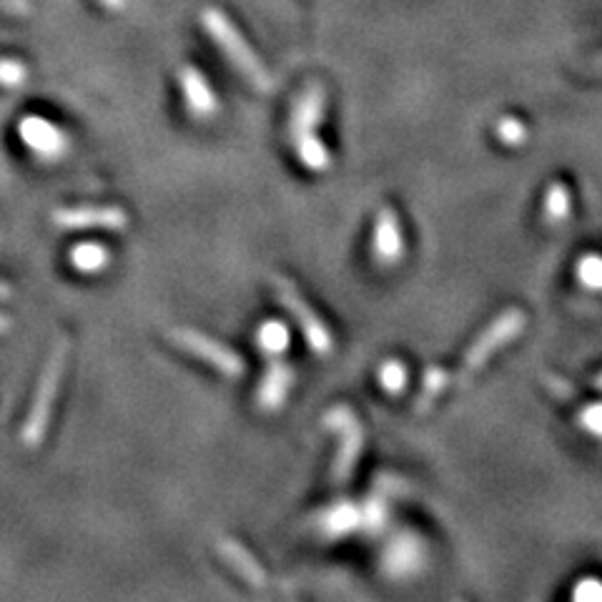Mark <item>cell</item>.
<instances>
[{"instance_id": "cell-1", "label": "cell", "mask_w": 602, "mask_h": 602, "mask_svg": "<svg viewBox=\"0 0 602 602\" xmlns=\"http://www.w3.org/2000/svg\"><path fill=\"white\" fill-rule=\"evenodd\" d=\"M324 116V88L312 86L296 101L291 111V141H294L296 156L309 171H327L332 166L327 146L319 141L317 126Z\"/></svg>"}, {"instance_id": "cell-2", "label": "cell", "mask_w": 602, "mask_h": 602, "mask_svg": "<svg viewBox=\"0 0 602 602\" xmlns=\"http://www.w3.org/2000/svg\"><path fill=\"white\" fill-rule=\"evenodd\" d=\"M68 342L66 339H58L56 347H53L51 357H48L46 367H43L41 379H38L36 394H33L31 409H28L26 424H23V442L26 447L36 449L38 444L43 442L48 432V424H51L53 417V407H56L58 392H61L63 384V372H66V362H68Z\"/></svg>"}, {"instance_id": "cell-3", "label": "cell", "mask_w": 602, "mask_h": 602, "mask_svg": "<svg viewBox=\"0 0 602 602\" xmlns=\"http://www.w3.org/2000/svg\"><path fill=\"white\" fill-rule=\"evenodd\" d=\"M204 26L209 31V36L214 38L216 46L229 56V61L254 83L259 91H271L274 81H271L269 71L264 68V63L256 58V53L246 46L244 38L239 36L234 26H231L229 18L219 11H206L204 13Z\"/></svg>"}, {"instance_id": "cell-4", "label": "cell", "mask_w": 602, "mask_h": 602, "mask_svg": "<svg viewBox=\"0 0 602 602\" xmlns=\"http://www.w3.org/2000/svg\"><path fill=\"white\" fill-rule=\"evenodd\" d=\"M271 286H274L276 299L281 301L286 307V312L294 317V322L301 327V334L307 337L309 347L314 349L317 354H329L334 347L332 332L327 329V324L322 322L317 312L309 307V301L301 296V291L296 289L294 281L286 279V276H271Z\"/></svg>"}, {"instance_id": "cell-5", "label": "cell", "mask_w": 602, "mask_h": 602, "mask_svg": "<svg viewBox=\"0 0 602 602\" xmlns=\"http://www.w3.org/2000/svg\"><path fill=\"white\" fill-rule=\"evenodd\" d=\"M324 422L339 437L337 460H334L332 467V482L337 487H344L349 482V477L354 475V467H357L359 455H362L364 427L349 407H334Z\"/></svg>"}, {"instance_id": "cell-6", "label": "cell", "mask_w": 602, "mask_h": 602, "mask_svg": "<svg viewBox=\"0 0 602 602\" xmlns=\"http://www.w3.org/2000/svg\"><path fill=\"white\" fill-rule=\"evenodd\" d=\"M525 322L527 317L525 312H520V309H507L505 314H500V317H497L495 322L480 334V339L472 344L470 352H467L465 364H462V372H460V384H465L472 374L480 372V369L487 364V359H490L497 349L510 344L512 339L525 329Z\"/></svg>"}, {"instance_id": "cell-7", "label": "cell", "mask_w": 602, "mask_h": 602, "mask_svg": "<svg viewBox=\"0 0 602 602\" xmlns=\"http://www.w3.org/2000/svg\"><path fill=\"white\" fill-rule=\"evenodd\" d=\"M171 339H174L176 347L186 349L191 357L206 362L209 367H214L216 372L224 374V377H241V374H244V359H241L234 349L224 347V344L206 337V334L194 332V329H174Z\"/></svg>"}, {"instance_id": "cell-8", "label": "cell", "mask_w": 602, "mask_h": 602, "mask_svg": "<svg viewBox=\"0 0 602 602\" xmlns=\"http://www.w3.org/2000/svg\"><path fill=\"white\" fill-rule=\"evenodd\" d=\"M18 133H21L23 143L31 148L33 154L41 156V159L46 161L61 159V156L68 151L66 133L41 116L23 118L21 126H18Z\"/></svg>"}, {"instance_id": "cell-9", "label": "cell", "mask_w": 602, "mask_h": 602, "mask_svg": "<svg viewBox=\"0 0 602 602\" xmlns=\"http://www.w3.org/2000/svg\"><path fill=\"white\" fill-rule=\"evenodd\" d=\"M404 234L402 224H399L397 211L384 206L379 209L377 221H374V234H372V254L377 259V264L394 266L404 259Z\"/></svg>"}, {"instance_id": "cell-10", "label": "cell", "mask_w": 602, "mask_h": 602, "mask_svg": "<svg viewBox=\"0 0 602 602\" xmlns=\"http://www.w3.org/2000/svg\"><path fill=\"white\" fill-rule=\"evenodd\" d=\"M61 229H108L121 231L128 226L126 211L118 206H81V209H61L53 214Z\"/></svg>"}, {"instance_id": "cell-11", "label": "cell", "mask_w": 602, "mask_h": 602, "mask_svg": "<svg viewBox=\"0 0 602 602\" xmlns=\"http://www.w3.org/2000/svg\"><path fill=\"white\" fill-rule=\"evenodd\" d=\"M294 379V369H291L289 364L274 359V362L269 364V369H266L264 377H261L259 389H256V404H259V409H264V412L279 409L281 404H284L289 389L294 387Z\"/></svg>"}, {"instance_id": "cell-12", "label": "cell", "mask_w": 602, "mask_h": 602, "mask_svg": "<svg viewBox=\"0 0 602 602\" xmlns=\"http://www.w3.org/2000/svg\"><path fill=\"white\" fill-rule=\"evenodd\" d=\"M216 547H219L221 557L229 562L231 570H234L241 580H246L251 587H256V590H264V587L269 585V577H266L264 567L256 562V557L251 555L241 542L231 540V537H221Z\"/></svg>"}, {"instance_id": "cell-13", "label": "cell", "mask_w": 602, "mask_h": 602, "mask_svg": "<svg viewBox=\"0 0 602 602\" xmlns=\"http://www.w3.org/2000/svg\"><path fill=\"white\" fill-rule=\"evenodd\" d=\"M181 88H184L186 106H189V111L194 113V116H199V118L214 116L216 96H214V91H211L209 81H206V78L201 76L196 68L189 66L181 71Z\"/></svg>"}, {"instance_id": "cell-14", "label": "cell", "mask_w": 602, "mask_h": 602, "mask_svg": "<svg viewBox=\"0 0 602 602\" xmlns=\"http://www.w3.org/2000/svg\"><path fill=\"white\" fill-rule=\"evenodd\" d=\"M572 211V194L562 181H552L545 191V201H542V219L550 226L565 224L567 216Z\"/></svg>"}, {"instance_id": "cell-15", "label": "cell", "mask_w": 602, "mask_h": 602, "mask_svg": "<svg viewBox=\"0 0 602 602\" xmlns=\"http://www.w3.org/2000/svg\"><path fill=\"white\" fill-rule=\"evenodd\" d=\"M254 339H256V347H259V352H264L266 357L276 359V357H281L286 349H289L291 334H289V329H286L284 322H279V319H269V322H264L259 329H256Z\"/></svg>"}, {"instance_id": "cell-16", "label": "cell", "mask_w": 602, "mask_h": 602, "mask_svg": "<svg viewBox=\"0 0 602 602\" xmlns=\"http://www.w3.org/2000/svg\"><path fill=\"white\" fill-rule=\"evenodd\" d=\"M111 261V254H108L106 246L93 244V241H86V244H76L71 249V264L73 269L83 271V274H98L103 271Z\"/></svg>"}, {"instance_id": "cell-17", "label": "cell", "mask_w": 602, "mask_h": 602, "mask_svg": "<svg viewBox=\"0 0 602 602\" xmlns=\"http://www.w3.org/2000/svg\"><path fill=\"white\" fill-rule=\"evenodd\" d=\"M359 525H364L362 510L349 505V502L332 507V510L327 512V517H324V530H327L329 535H347V532H352L354 527Z\"/></svg>"}, {"instance_id": "cell-18", "label": "cell", "mask_w": 602, "mask_h": 602, "mask_svg": "<svg viewBox=\"0 0 602 602\" xmlns=\"http://www.w3.org/2000/svg\"><path fill=\"white\" fill-rule=\"evenodd\" d=\"M377 379H379V387L394 397V394H402L404 389H407L409 374H407V367H404L399 359H387V362L379 367Z\"/></svg>"}, {"instance_id": "cell-19", "label": "cell", "mask_w": 602, "mask_h": 602, "mask_svg": "<svg viewBox=\"0 0 602 602\" xmlns=\"http://www.w3.org/2000/svg\"><path fill=\"white\" fill-rule=\"evenodd\" d=\"M449 384V374L444 372L442 367H427V372H424V379H422V392H419V399H417V409H429V404L434 402V399L439 397V394L447 389Z\"/></svg>"}, {"instance_id": "cell-20", "label": "cell", "mask_w": 602, "mask_h": 602, "mask_svg": "<svg viewBox=\"0 0 602 602\" xmlns=\"http://www.w3.org/2000/svg\"><path fill=\"white\" fill-rule=\"evenodd\" d=\"M575 276L585 289L602 291V256L600 254H585L575 264Z\"/></svg>"}, {"instance_id": "cell-21", "label": "cell", "mask_w": 602, "mask_h": 602, "mask_svg": "<svg viewBox=\"0 0 602 602\" xmlns=\"http://www.w3.org/2000/svg\"><path fill=\"white\" fill-rule=\"evenodd\" d=\"M495 133H497V138H500L502 146L520 148V146H525V143H527L525 123L517 121V118H500Z\"/></svg>"}, {"instance_id": "cell-22", "label": "cell", "mask_w": 602, "mask_h": 602, "mask_svg": "<svg viewBox=\"0 0 602 602\" xmlns=\"http://www.w3.org/2000/svg\"><path fill=\"white\" fill-rule=\"evenodd\" d=\"M26 66L18 61H11V58H3L0 61V86H6V88H18L26 83Z\"/></svg>"}, {"instance_id": "cell-23", "label": "cell", "mask_w": 602, "mask_h": 602, "mask_svg": "<svg viewBox=\"0 0 602 602\" xmlns=\"http://www.w3.org/2000/svg\"><path fill=\"white\" fill-rule=\"evenodd\" d=\"M572 600L577 602H602V580L585 577L572 587Z\"/></svg>"}, {"instance_id": "cell-24", "label": "cell", "mask_w": 602, "mask_h": 602, "mask_svg": "<svg viewBox=\"0 0 602 602\" xmlns=\"http://www.w3.org/2000/svg\"><path fill=\"white\" fill-rule=\"evenodd\" d=\"M580 427L585 429L587 434H592V437L602 439V402L587 404V407L582 409V412H580Z\"/></svg>"}, {"instance_id": "cell-25", "label": "cell", "mask_w": 602, "mask_h": 602, "mask_svg": "<svg viewBox=\"0 0 602 602\" xmlns=\"http://www.w3.org/2000/svg\"><path fill=\"white\" fill-rule=\"evenodd\" d=\"M8 329H11V319L3 317V314H0V334L8 332Z\"/></svg>"}, {"instance_id": "cell-26", "label": "cell", "mask_w": 602, "mask_h": 602, "mask_svg": "<svg viewBox=\"0 0 602 602\" xmlns=\"http://www.w3.org/2000/svg\"><path fill=\"white\" fill-rule=\"evenodd\" d=\"M595 387L602 389V374H597V377H595Z\"/></svg>"}]
</instances>
